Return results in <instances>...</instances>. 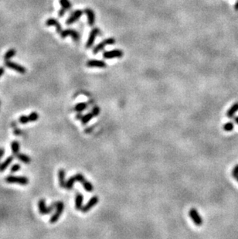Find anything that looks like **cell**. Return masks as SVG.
Instances as JSON below:
<instances>
[{
	"label": "cell",
	"mask_w": 238,
	"mask_h": 239,
	"mask_svg": "<svg viewBox=\"0 0 238 239\" xmlns=\"http://www.w3.org/2000/svg\"><path fill=\"white\" fill-rule=\"evenodd\" d=\"M15 54H16L15 50L14 49L8 50L5 53V55H4V60H5V61H8V60H10L12 57L15 56Z\"/></svg>",
	"instance_id": "obj_25"
},
{
	"label": "cell",
	"mask_w": 238,
	"mask_h": 239,
	"mask_svg": "<svg viewBox=\"0 0 238 239\" xmlns=\"http://www.w3.org/2000/svg\"><path fill=\"white\" fill-rule=\"evenodd\" d=\"M63 209H64V203L62 201H57L56 211H55L54 214L51 216L50 218H49V223H50V224H55L56 222H57L58 220H59V217H60V216H61L62 213H63Z\"/></svg>",
	"instance_id": "obj_2"
},
{
	"label": "cell",
	"mask_w": 238,
	"mask_h": 239,
	"mask_svg": "<svg viewBox=\"0 0 238 239\" xmlns=\"http://www.w3.org/2000/svg\"><path fill=\"white\" fill-rule=\"evenodd\" d=\"M5 66L8 68H10V69L14 70V71H17L18 73L22 74L26 72V69H25L23 66L19 64L15 63V62H12V61H10L9 60H8V61H5Z\"/></svg>",
	"instance_id": "obj_4"
},
{
	"label": "cell",
	"mask_w": 238,
	"mask_h": 239,
	"mask_svg": "<svg viewBox=\"0 0 238 239\" xmlns=\"http://www.w3.org/2000/svg\"><path fill=\"white\" fill-rule=\"evenodd\" d=\"M76 181V180L75 176H71V177H70V178L68 179L67 181H66V188L67 189V190H71V189L73 188V185H74L75 182Z\"/></svg>",
	"instance_id": "obj_24"
},
{
	"label": "cell",
	"mask_w": 238,
	"mask_h": 239,
	"mask_svg": "<svg viewBox=\"0 0 238 239\" xmlns=\"http://www.w3.org/2000/svg\"><path fill=\"white\" fill-rule=\"evenodd\" d=\"M56 203H57V201L54 202V203H51L50 205H49V207H47V214H50L51 212L53 211V210H54V209H56Z\"/></svg>",
	"instance_id": "obj_31"
},
{
	"label": "cell",
	"mask_w": 238,
	"mask_h": 239,
	"mask_svg": "<svg viewBox=\"0 0 238 239\" xmlns=\"http://www.w3.org/2000/svg\"><path fill=\"white\" fill-rule=\"evenodd\" d=\"M233 176L234 177L235 180L238 182V173H236V174H233Z\"/></svg>",
	"instance_id": "obj_38"
},
{
	"label": "cell",
	"mask_w": 238,
	"mask_h": 239,
	"mask_svg": "<svg viewBox=\"0 0 238 239\" xmlns=\"http://www.w3.org/2000/svg\"><path fill=\"white\" fill-rule=\"evenodd\" d=\"M4 154H5V149L3 148H0V160L3 157Z\"/></svg>",
	"instance_id": "obj_35"
},
{
	"label": "cell",
	"mask_w": 238,
	"mask_h": 239,
	"mask_svg": "<svg viewBox=\"0 0 238 239\" xmlns=\"http://www.w3.org/2000/svg\"><path fill=\"white\" fill-rule=\"evenodd\" d=\"M99 33H100V29H99V28H93V29L90 31L89 37L88 39H87V43H86V47H91V46L93 44V42L95 40L96 37H97V36Z\"/></svg>",
	"instance_id": "obj_9"
},
{
	"label": "cell",
	"mask_w": 238,
	"mask_h": 239,
	"mask_svg": "<svg viewBox=\"0 0 238 239\" xmlns=\"http://www.w3.org/2000/svg\"><path fill=\"white\" fill-rule=\"evenodd\" d=\"M98 201V197H97V196H93V197H92L91 198L88 200V202H87L84 206H83V207H82V209L80 210H81V212H83V213H87L89 210H91L94 206L97 205Z\"/></svg>",
	"instance_id": "obj_5"
},
{
	"label": "cell",
	"mask_w": 238,
	"mask_h": 239,
	"mask_svg": "<svg viewBox=\"0 0 238 239\" xmlns=\"http://www.w3.org/2000/svg\"><path fill=\"white\" fill-rule=\"evenodd\" d=\"M83 196L80 193H77L75 197V209L76 210H80L83 207Z\"/></svg>",
	"instance_id": "obj_15"
},
{
	"label": "cell",
	"mask_w": 238,
	"mask_h": 239,
	"mask_svg": "<svg viewBox=\"0 0 238 239\" xmlns=\"http://www.w3.org/2000/svg\"><path fill=\"white\" fill-rule=\"evenodd\" d=\"M236 173H238V165H236V166L233 167V171H232V175L236 174Z\"/></svg>",
	"instance_id": "obj_36"
},
{
	"label": "cell",
	"mask_w": 238,
	"mask_h": 239,
	"mask_svg": "<svg viewBox=\"0 0 238 239\" xmlns=\"http://www.w3.org/2000/svg\"><path fill=\"white\" fill-rule=\"evenodd\" d=\"M75 177H76V180L77 182H80V183H82L83 181H84L85 178L83 175H82L81 173H77V174L74 175Z\"/></svg>",
	"instance_id": "obj_32"
},
{
	"label": "cell",
	"mask_w": 238,
	"mask_h": 239,
	"mask_svg": "<svg viewBox=\"0 0 238 239\" xmlns=\"http://www.w3.org/2000/svg\"><path fill=\"white\" fill-rule=\"evenodd\" d=\"M17 159H19V161L22 162L24 163H29L31 162V159L27 155L23 154V153H19L16 155Z\"/></svg>",
	"instance_id": "obj_20"
},
{
	"label": "cell",
	"mask_w": 238,
	"mask_h": 239,
	"mask_svg": "<svg viewBox=\"0 0 238 239\" xmlns=\"http://www.w3.org/2000/svg\"><path fill=\"white\" fill-rule=\"evenodd\" d=\"M70 36L73 38V40L74 41H78L79 39H80V35L76 30L72 29H65V30H63L61 33H60V36L61 38H66V36Z\"/></svg>",
	"instance_id": "obj_7"
},
{
	"label": "cell",
	"mask_w": 238,
	"mask_h": 239,
	"mask_svg": "<svg viewBox=\"0 0 238 239\" xmlns=\"http://www.w3.org/2000/svg\"><path fill=\"white\" fill-rule=\"evenodd\" d=\"M59 3L63 8L66 9H70L72 7L71 3L69 0H59Z\"/></svg>",
	"instance_id": "obj_27"
},
{
	"label": "cell",
	"mask_w": 238,
	"mask_h": 239,
	"mask_svg": "<svg viewBox=\"0 0 238 239\" xmlns=\"http://www.w3.org/2000/svg\"><path fill=\"white\" fill-rule=\"evenodd\" d=\"M20 169H21V165L19 164V163H15V164H14L13 166L11 167L10 172L12 173H16V172L19 171Z\"/></svg>",
	"instance_id": "obj_29"
},
{
	"label": "cell",
	"mask_w": 238,
	"mask_h": 239,
	"mask_svg": "<svg viewBox=\"0 0 238 239\" xmlns=\"http://www.w3.org/2000/svg\"><path fill=\"white\" fill-rule=\"evenodd\" d=\"M47 207L46 205V200L44 199H40L38 202V208L39 211L42 215L47 214Z\"/></svg>",
	"instance_id": "obj_16"
},
{
	"label": "cell",
	"mask_w": 238,
	"mask_h": 239,
	"mask_svg": "<svg viewBox=\"0 0 238 239\" xmlns=\"http://www.w3.org/2000/svg\"><path fill=\"white\" fill-rule=\"evenodd\" d=\"M84 12L86 13L87 16V22H88V25L92 26L94 24V21H95V14L93 12V11L91 9L87 8L85 9Z\"/></svg>",
	"instance_id": "obj_12"
},
{
	"label": "cell",
	"mask_w": 238,
	"mask_h": 239,
	"mask_svg": "<svg viewBox=\"0 0 238 239\" xmlns=\"http://www.w3.org/2000/svg\"><path fill=\"white\" fill-rule=\"evenodd\" d=\"M11 149H12V154L16 156L17 154H19V143L17 141H13L11 143Z\"/></svg>",
	"instance_id": "obj_21"
},
{
	"label": "cell",
	"mask_w": 238,
	"mask_h": 239,
	"mask_svg": "<svg viewBox=\"0 0 238 239\" xmlns=\"http://www.w3.org/2000/svg\"><path fill=\"white\" fill-rule=\"evenodd\" d=\"M58 177H59V185L61 188H66V172L63 169H60L58 171Z\"/></svg>",
	"instance_id": "obj_13"
},
{
	"label": "cell",
	"mask_w": 238,
	"mask_h": 239,
	"mask_svg": "<svg viewBox=\"0 0 238 239\" xmlns=\"http://www.w3.org/2000/svg\"><path fill=\"white\" fill-rule=\"evenodd\" d=\"M87 66L88 68H107V64L104 61H99V60H90L87 62Z\"/></svg>",
	"instance_id": "obj_11"
},
{
	"label": "cell",
	"mask_w": 238,
	"mask_h": 239,
	"mask_svg": "<svg viewBox=\"0 0 238 239\" xmlns=\"http://www.w3.org/2000/svg\"><path fill=\"white\" fill-rule=\"evenodd\" d=\"M5 181L8 183H17V184L22 185V186H25L29 183V180H28L27 177L20 176H12V175L5 176Z\"/></svg>",
	"instance_id": "obj_1"
},
{
	"label": "cell",
	"mask_w": 238,
	"mask_h": 239,
	"mask_svg": "<svg viewBox=\"0 0 238 239\" xmlns=\"http://www.w3.org/2000/svg\"><path fill=\"white\" fill-rule=\"evenodd\" d=\"M66 9H64L62 7V8L59 9V12H58V15H59L60 17L63 16H64V14L66 13Z\"/></svg>",
	"instance_id": "obj_34"
},
{
	"label": "cell",
	"mask_w": 238,
	"mask_h": 239,
	"mask_svg": "<svg viewBox=\"0 0 238 239\" xmlns=\"http://www.w3.org/2000/svg\"><path fill=\"white\" fill-rule=\"evenodd\" d=\"M91 112L93 115V116L96 117V116H97L99 114H100V109H99V107H97V106H94V107L93 108V109H92Z\"/></svg>",
	"instance_id": "obj_33"
},
{
	"label": "cell",
	"mask_w": 238,
	"mask_h": 239,
	"mask_svg": "<svg viewBox=\"0 0 238 239\" xmlns=\"http://www.w3.org/2000/svg\"><path fill=\"white\" fill-rule=\"evenodd\" d=\"M81 183H82V185H83V188H84V190H86V191L89 192V193H90V192L93 191V187L90 182H89V181H87V180H85L84 181L82 182Z\"/></svg>",
	"instance_id": "obj_23"
},
{
	"label": "cell",
	"mask_w": 238,
	"mask_h": 239,
	"mask_svg": "<svg viewBox=\"0 0 238 239\" xmlns=\"http://www.w3.org/2000/svg\"><path fill=\"white\" fill-rule=\"evenodd\" d=\"M29 122V117L26 116H22L19 117V122L21 124H27Z\"/></svg>",
	"instance_id": "obj_30"
},
{
	"label": "cell",
	"mask_w": 238,
	"mask_h": 239,
	"mask_svg": "<svg viewBox=\"0 0 238 239\" xmlns=\"http://www.w3.org/2000/svg\"><path fill=\"white\" fill-rule=\"evenodd\" d=\"M82 14H83V11H82L81 9H77V10L74 11V12L70 15V16L66 19V25H71L73 23L76 22V20H78L80 18V16H82Z\"/></svg>",
	"instance_id": "obj_10"
},
{
	"label": "cell",
	"mask_w": 238,
	"mask_h": 239,
	"mask_svg": "<svg viewBox=\"0 0 238 239\" xmlns=\"http://www.w3.org/2000/svg\"><path fill=\"white\" fill-rule=\"evenodd\" d=\"M234 8H235V9H236V11H238V1H236V3H235Z\"/></svg>",
	"instance_id": "obj_39"
},
{
	"label": "cell",
	"mask_w": 238,
	"mask_h": 239,
	"mask_svg": "<svg viewBox=\"0 0 238 239\" xmlns=\"http://www.w3.org/2000/svg\"><path fill=\"white\" fill-rule=\"evenodd\" d=\"M28 117H29V122H36V121L39 119V115H38L37 112H32L29 114Z\"/></svg>",
	"instance_id": "obj_28"
},
{
	"label": "cell",
	"mask_w": 238,
	"mask_h": 239,
	"mask_svg": "<svg viewBox=\"0 0 238 239\" xmlns=\"http://www.w3.org/2000/svg\"><path fill=\"white\" fill-rule=\"evenodd\" d=\"M0 105H1V102H0Z\"/></svg>",
	"instance_id": "obj_41"
},
{
	"label": "cell",
	"mask_w": 238,
	"mask_h": 239,
	"mask_svg": "<svg viewBox=\"0 0 238 239\" xmlns=\"http://www.w3.org/2000/svg\"><path fill=\"white\" fill-rule=\"evenodd\" d=\"M13 159H14L13 156H9L8 157H7L6 159H5V161L2 162V163H0V172H1V173L3 172L4 170H5V169H6V168L11 164V163L12 162Z\"/></svg>",
	"instance_id": "obj_18"
},
{
	"label": "cell",
	"mask_w": 238,
	"mask_h": 239,
	"mask_svg": "<svg viewBox=\"0 0 238 239\" xmlns=\"http://www.w3.org/2000/svg\"><path fill=\"white\" fill-rule=\"evenodd\" d=\"M87 108V104L86 102H80V103L76 104L73 107V111L77 112H81L84 111Z\"/></svg>",
	"instance_id": "obj_19"
},
{
	"label": "cell",
	"mask_w": 238,
	"mask_h": 239,
	"mask_svg": "<svg viewBox=\"0 0 238 239\" xmlns=\"http://www.w3.org/2000/svg\"><path fill=\"white\" fill-rule=\"evenodd\" d=\"M238 112V102H235L231 107L229 108L226 112V117L232 119L235 116V114Z\"/></svg>",
	"instance_id": "obj_17"
},
{
	"label": "cell",
	"mask_w": 238,
	"mask_h": 239,
	"mask_svg": "<svg viewBox=\"0 0 238 239\" xmlns=\"http://www.w3.org/2000/svg\"><path fill=\"white\" fill-rule=\"evenodd\" d=\"M46 26H56V32L57 33H61L62 32V27L61 25L59 24V23L56 20V19H53V18H50V19H48L46 21L45 23Z\"/></svg>",
	"instance_id": "obj_14"
},
{
	"label": "cell",
	"mask_w": 238,
	"mask_h": 239,
	"mask_svg": "<svg viewBox=\"0 0 238 239\" xmlns=\"http://www.w3.org/2000/svg\"><path fill=\"white\" fill-rule=\"evenodd\" d=\"M233 129H234V124L231 122H226L223 126V129L226 132H231L233 130Z\"/></svg>",
	"instance_id": "obj_26"
},
{
	"label": "cell",
	"mask_w": 238,
	"mask_h": 239,
	"mask_svg": "<svg viewBox=\"0 0 238 239\" xmlns=\"http://www.w3.org/2000/svg\"><path fill=\"white\" fill-rule=\"evenodd\" d=\"M114 43H115V40H114V38H107V39L104 40L103 42L98 43L95 47L93 48V54H97L99 51L102 50L104 49V47H105L106 45H111V44H114Z\"/></svg>",
	"instance_id": "obj_6"
},
{
	"label": "cell",
	"mask_w": 238,
	"mask_h": 239,
	"mask_svg": "<svg viewBox=\"0 0 238 239\" xmlns=\"http://www.w3.org/2000/svg\"><path fill=\"white\" fill-rule=\"evenodd\" d=\"M93 117H94V116H93V115L92 114V112L84 115V116H83L81 119L82 125H86V124H87L90 120H91L92 119H93Z\"/></svg>",
	"instance_id": "obj_22"
},
{
	"label": "cell",
	"mask_w": 238,
	"mask_h": 239,
	"mask_svg": "<svg viewBox=\"0 0 238 239\" xmlns=\"http://www.w3.org/2000/svg\"><path fill=\"white\" fill-rule=\"evenodd\" d=\"M189 215L192 219V222L196 226H201L202 224V218L199 215V212L195 208H191L189 211Z\"/></svg>",
	"instance_id": "obj_3"
},
{
	"label": "cell",
	"mask_w": 238,
	"mask_h": 239,
	"mask_svg": "<svg viewBox=\"0 0 238 239\" xmlns=\"http://www.w3.org/2000/svg\"><path fill=\"white\" fill-rule=\"evenodd\" d=\"M5 73V68L3 67H0V77H2Z\"/></svg>",
	"instance_id": "obj_37"
},
{
	"label": "cell",
	"mask_w": 238,
	"mask_h": 239,
	"mask_svg": "<svg viewBox=\"0 0 238 239\" xmlns=\"http://www.w3.org/2000/svg\"><path fill=\"white\" fill-rule=\"evenodd\" d=\"M234 122L235 123H236L238 125V116H236V117L234 118Z\"/></svg>",
	"instance_id": "obj_40"
},
{
	"label": "cell",
	"mask_w": 238,
	"mask_h": 239,
	"mask_svg": "<svg viewBox=\"0 0 238 239\" xmlns=\"http://www.w3.org/2000/svg\"><path fill=\"white\" fill-rule=\"evenodd\" d=\"M123 56V52L121 50H113L110 51H105L103 54L104 59H112V58H120Z\"/></svg>",
	"instance_id": "obj_8"
}]
</instances>
